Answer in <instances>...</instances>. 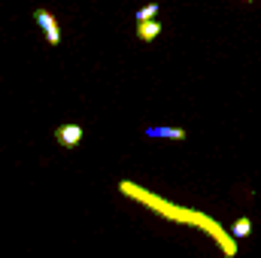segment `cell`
<instances>
[{"mask_svg":"<svg viewBox=\"0 0 261 258\" xmlns=\"http://www.w3.org/2000/svg\"><path fill=\"white\" fill-rule=\"evenodd\" d=\"M158 34H161V24H158V18H149V21H137V37H140L143 43H152Z\"/></svg>","mask_w":261,"mask_h":258,"instance_id":"277c9868","label":"cell"},{"mask_svg":"<svg viewBox=\"0 0 261 258\" xmlns=\"http://www.w3.org/2000/svg\"><path fill=\"white\" fill-rule=\"evenodd\" d=\"M249 234H252V219H246V216H243V219H237V222L231 225V237H237V240H240V237H249Z\"/></svg>","mask_w":261,"mask_h":258,"instance_id":"8992f818","label":"cell"},{"mask_svg":"<svg viewBox=\"0 0 261 258\" xmlns=\"http://www.w3.org/2000/svg\"><path fill=\"white\" fill-rule=\"evenodd\" d=\"M55 140H58L64 149H76V146L82 143V125H76V122L58 125V128H55Z\"/></svg>","mask_w":261,"mask_h":258,"instance_id":"3957f363","label":"cell"},{"mask_svg":"<svg viewBox=\"0 0 261 258\" xmlns=\"http://www.w3.org/2000/svg\"><path fill=\"white\" fill-rule=\"evenodd\" d=\"M122 192L128 194V197H134V200H140V203H146V207H152V210H158L164 219H170V222H182V225H195V228H200V231H206L219 246H222V252L231 258L237 255V246L231 243V237L210 219V216H203V213H195V210H186V207H173V203H167V200H161V197H155V194L143 192L140 186H134V183H122L119 186Z\"/></svg>","mask_w":261,"mask_h":258,"instance_id":"6da1fadb","label":"cell"},{"mask_svg":"<svg viewBox=\"0 0 261 258\" xmlns=\"http://www.w3.org/2000/svg\"><path fill=\"white\" fill-rule=\"evenodd\" d=\"M34 18H37V24L46 31V43H49V46H58V43H61V28H58L55 15H52L49 9H37Z\"/></svg>","mask_w":261,"mask_h":258,"instance_id":"7a4b0ae2","label":"cell"},{"mask_svg":"<svg viewBox=\"0 0 261 258\" xmlns=\"http://www.w3.org/2000/svg\"><path fill=\"white\" fill-rule=\"evenodd\" d=\"M149 137H167V140H186V131L182 128H149Z\"/></svg>","mask_w":261,"mask_h":258,"instance_id":"5b68a950","label":"cell"},{"mask_svg":"<svg viewBox=\"0 0 261 258\" xmlns=\"http://www.w3.org/2000/svg\"><path fill=\"white\" fill-rule=\"evenodd\" d=\"M243 3H255V0H243Z\"/></svg>","mask_w":261,"mask_h":258,"instance_id":"ba28073f","label":"cell"},{"mask_svg":"<svg viewBox=\"0 0 261 258\" xmlns=\"http://www.w3.org/2000/svg\"><path fill=\"white\" fill-rule=\"evenodd\" d=\"M158 15V3H146L140 12H137V21H149V18H155Z\"/></svg>","mask_w":261,"mask_h":258,"instance_id":"52a82bcc","label":"cell"}]
</instances>
